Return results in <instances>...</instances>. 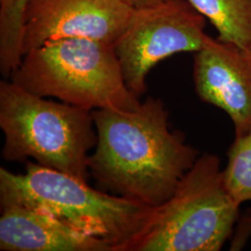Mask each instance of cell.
Masks as SVG:
<instances>
[{
    "instance_id": "obj_13",
    "label": "cell",
    "mask_w": 251,
    "mask_h": 251,
    "mask_svg": "<svg viewBox=\"0 0 251 251\" xmlns=\"http://www.w3.org/2000/svg\"><path fill=\"white\" fill-rule=\"evenodd\" d=\"M126 3L130 6L133 9H138V8H142V7H146V6H150L152 4L161 2L163 0H124Z\"/></svg>"
},
{
    "instance_id": "obj_9",
    "label": "cell",
    "mask_w": 251,
    "mask_h": 251,
    "mask_svg": "<svg viewBox=\"0 0 251 251\" xmlns=\"http://www.w3.org/2000/svg\"><path fill=\"white\" fill-rule=\"evenodd\" d=\"M1 209L2 251H112L99 238L45 213L17 204H4Z\"/></svg>"
},
{
    "instance_id": "obj_4",
    "label": "cell",
    "mask_w": 251,
    "mask_h": 251,
    "mask_svg": "<svg viewBox=\"0 0 251 251\" xmlns=\"http://www.w3.org/2000/svg\"><path fill=\"white\" fill-rule=\"evenodd\" d=\"M10 81L35 95L88 110H134L114 47L84 38L50 40L24 55Z\"/></svg>"
},
{
    "instance_id": "obj_10",
    "label": "cell",
    "mask_w": 251,
    "mask_h": 251,
    "mask_svg": "<svg viewBox=\"0 0 251 251\" xmlns=\"http://www.w3.org/2000/svg\"><path fill=\"white\" fill-rule=\"evenodd\" d=\"M215 27L220 41L251 46V0H188Z\"/></svg>"
},
{
    "instance_id": "obj_11",
    "label": "cell",
    "mask_w": 251,
    "mask_h": 251,
    "mask_svg": "<svg viewBox=\"0 0 251 251\" xmlns=\"http://www.w3.org/2000/svg\"><path fill=\"white\" fill-rule=\"evenodd\" d=\"M28 0H0V72L7 78L23 60V18Z\"/></svg>"
},
{
    "instance_id": "obj_7",
    "label": "cell",
    "mask_w": 251,
    "mask_h": 251,
    "mask_svg": "<svg viewBox=\"0 0 251 251\" xmlns=\"http://www.w3.org/2000/svg\"><path fill=\"white\" fill-rule=\"evenodd\" d=\"M132 11L124 0H28L23 18V54L66 37L114 46Z\"/></svg>"
},
{
    "instance_id": "obj_12",
    "label": "cell",
    "mask_w": 251,
    "mask_h": 251,
    "mask_svg": "<svg viewBox=\"0 0 251 251\" xmlns=\"http://www.w3.org/2000/svg\"><path fill=\"white\" fill-rule=\"evenodd\" d=\"M227 155V165L223 170L225 188L234 202L241 206L251 202V131L234 138ZM249 225H251V216Z\"/></svg>"
},
{
    "instance_id": "obj_8",
    "label": "cell",
    "mask_w": 251,
    "mask_h": 251,
    "mask_svg": "<svg viewBox=\"0 0 251 251\" xmlns=\"http://www.w3.org/2000/svg\"><path fill=\"white\" fill-rule=\"evenodd\" d=\"M194 82L198 97L224 110L234 127V138L251 131V46L209 37L195 52Z\"/></svg>"
},
{
    "instance_id": "obj_1",
    "label": "cell",
    "mask_w": 251,
    "mask_h": 251,
    "mask_svg": "<svg viewBox=\"0 0 251 251\" xmlns=\"http://www.w3.org/2000/svg\"><path fill=\"white\" fill-rule=\"evenodd\" d=\"M92 117L98 142L90 174L119 197L160 206L199 157L184 135L171 130L162 100L147 97L134 110L95 109Z\"/></svg>"
},
{
    "instance_id": "obj_6",
    "label": "cell",
    "mask_w": 251,
    "mask_h": 251,
    "mask_svg": "<svg viewBox=\"0 0 251 251\" xmlns=\"http://www.w3.org/2000/svg\"><path fill=\"white\" fill-rule=\"evenodd\" d=\"M206 20L188 0H163L133 9L113 46L128 90L140 99L147 90V75L157 63L174 54L202 50L210 37Z\"/></svg>"
},
{
    "instance_id": "obj_3",
    "label": "cell",
    "mask_w": 251,
    "mask_h": 251,
    "mask_svg": "<svg viewBox=\"0 0 251 251\" xmlns=\"http://www.w3.org/2000/svg\"><path fill=\"white\" fill-rule=\"evenodd\" d=\"M0 127L5 137V160L32 157L44 167L88 182L89 152L98 142L92 111L46 100L3 80Z\"/></svg>"
},
{
    "instance_id": "obj_5",
    "label": "cell",
    "mask_w": 251,
    "mask_h": 251,
    "mask_svg": "<svg viewBox=\"0 0 251 251\" xmlns=\"http://www.w3.org/2000/svg\"><path fill=\"white\" fill-rule=\"evenodd\" d=\"M239 207L225 188L221 160L199 156L174 194L152 208L129 251H219L233 233Z\"/></svg>"
},
{
    "instance_id": "obj_2",
    "label": "cell",
    "mask_w": 251,
    "mask_h": 251,
    "mask_svg": "<svg viewBox=\"0 0 251 251\" xmlns=\"http://www.w3.org/2000/svg\"><path fill=\"white\" fill-rule=\"evenodd\" d=\"M0 203L36 210L99 238L112 251H129L152 208L91 188L68 174L27 162L25 174L0 169Z\"/></svg>"
}]
</instances>
